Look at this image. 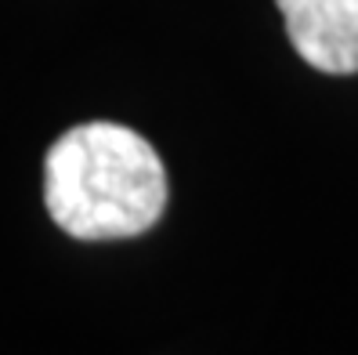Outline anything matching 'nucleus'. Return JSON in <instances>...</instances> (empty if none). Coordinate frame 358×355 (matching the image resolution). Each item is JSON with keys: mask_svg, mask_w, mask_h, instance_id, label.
Segmentation results:
<instances>
[{"mask_svg": "<svg viewBox=\"0 0 358 355\" xmlns=\"http://www.w3.org/2000/svg\"><path fill=\"white\" fill-rule=\"evenodd\" d=\"M286 36L308 66L329 76L358 73V0H275Z\"/></svg>", "mask_w": 358, "mask_h": 355, "instance_id": "f03ea898", "label": "nucleus"}, {"mask_svg": "<svg viewBox=\"0 0 358 355\" xmlns=\"http://www.w3.org/2000/svg\"><path fill=\"white\" fill-rule=\"evenodd\" d=\"M44 203L73 239H127L159 221L166 171L138 131L109 120L66 131L44 160Z\"/></svg>", "mask_w": 358, "mask_h": 355, "instance_id": "f257e3e1", "label": "nucleus"}]
</instances>
